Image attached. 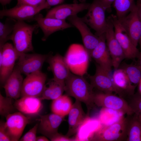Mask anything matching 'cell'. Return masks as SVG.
<instances>
[{
	"label": "cell",
	"instance_id": "obj_1",
	"mask_svg": "<svg viewBox=\"0 0 141 141\" xmlns=\"http://www.w3.org/2000/svg\"><path fill=\"white\" fill-rule=\"evenodd\" d=\"M93 88L83 76L71 73L65 81L64 91L66 95L85 103L88 115L90 111L95 105L93 101L95 93Z\"/></svg>",
	"mask_w": 141,
	"mask_h": 141
},
{
	"label": "cell",
	"instance_id": "obj_2",
	"mask_svg": "<svg viewBox=\"0 0 141 141\" xmlns=\"http://www.w3.org/2000/svg\"><path fill=\"white\" fill-rule=\"evenodd\" d=\"M39 27L38 24L30 25L24 21L16 20L9 40L19 56L33 50L32 40L33 34Z\"/></svg>",
	"mask_w": 141,
	"mask_h": 141
},
{
	"label": "cell",
	"instance_id": "obj_3",
	"mask_svg": "<svg viewBox=\"0 0 141 141\" xmlns=\"http://www.w3.org/2000/svg\"><path fill=\"white\" fill-rule=\"evenodd\" d=\"M127 122V117L122 116L117 121L111 125H102L93 132L88 140L126 141Z\"/></svg>",
	"mask_w": 141,
	"mask_h": 141
},
{
	"label": "cell",
	"instance_id": "obj_4",
	"mask_svg": "<svg viewBox=\"0 0 141 141\" xmlns=\"http://www.w3.org/2000/svg\"><path fill=\"white\" fill-rule=\"evenodd\" d=\"M64 58L72 73L83 76L87 73L90 57L84 47L78 44L72 45Z\"/></svg>",
	"mask_w": 141,
	"mask_h": 141
},
{
	"label": "cell",
	"instance_id": "obj_5",
	"mask_svg": "<svg viewBox=\"0 0 141 141\" xmlns=\"http://www.w3.org/2000/svg\"><path fill=\"white\" fill-rule=\"evenodd\" d=\"M106 10L99 0H93L86 14L82 20L95 31L99 36L105 33L107 25L105 17Z\"/></svg>",
	"mask_w": 141,
	"mask_h": 141
},
{
	"label": "cell",
	"instance_id": "obj_6",
	"mask_svg": "<svg viewBox=\"0 0 141 141\" xmlns=\"http://www.w3.org/2000/svg\"><path fill=\"white\" fill-rule=\"evenodd\" d=\"M93 101L95 105L98 107L111 109L127 116L134 114L126 101L113 94L102 92L95 93Z\"/></svg>",
	"mask_w": 141,
	"mask_h": 141
},
{
	"label": "cell",
	"instance_id": "obj_7",
	"mask_svg": "<svg viewBox=\"0 0 141 141\" xmlns=\"http://www.w3.org/2000/svg\"><path fill=\"white\" fill-rule=\"evenodd\" d=\"M110 16L113 25L115 37L123 51L125 58L133 59L139 57L140 52L131 42L116 15L111 14Z\"/></svg>",
	"mask_w": 141,
	"mask_h": 141
},
{
	"label": "cell",
	"instance_id": "obj_8",
	"mask_svg": "<svg viewBox=\"0 0 141 141\" xmlns=\"http://www.w3.org/2000/svg\"><path fill=\"white\" fill-rule=\"evenodd\" d=\"M107 25L105 32L107 46L111 56L113 67L118 69L125 58L123 51L115 37L113 24L110 16L107 18Z\"/></svg>",
	"mask_w": 141,
	"mask_h": 141
},
{
	"label": "cell",
	"instance_id": "obj_9",
	"mask_svg": "<svg viewBox=\"0 0 141 141\" xmlns=\"http://www.w3.org/2000/svg\"><path fill=\"white\" fill-rule=\"evenodd\" d=\"M0 81L3 85L10 75L15 67L16 61L19 57L12 44L6 43L3 47H0Z\"/></svg>",
	"mask_w": 141,
	"mask_h": 141
},
{
	"label": "cell",
	"instance_id": "obj_10",
	"mask_svg": "<svg viewBox=\"0 0 141 141\" xmlns=\"http://www.w3.org/2000/svg\"><path fill=\"white\" fill-rule=\"evenodd\" d=\"M46 79V74L41 71L26 75L24 80L21 97H39L43 91Z\"/></svg>",
	"mask_w": 141,
	"mask_h": 141
},
{
	"label": "cell",
	"instance_id": "obj_11",
	"mask_svg": "<svg viewBox=\"0 0 141 141\" xmlns=\"http://www.w3.org/2000/svg\"><path fill=\"white\" fill-rule=\"evenodd\" d=\"M50 55L24 53L19 56L16 66L22 74L26 76L41 71L44 63Z\"/></svg>",
	"mask_w": 141,
	"mask_h": 141
},
{
	"label": "cell",
	"instance_id": "obj_12",
	"mask_svg": "<svg viewBox=\"0 0 141 141\" xmlns=\"http://www.w3.org/2000/svg\"><path fill=\"white\" fill-rule=\"evenodd\" d=\"M118 19L132 43L137 47L141 37V20L138 14L136 4L127 15Z\"/></svg>",
	"mask_w": 141,
	"mask_h": 141
},
{
	"label": "cell",
	"instance_id": "obj_13",
	"mask_svg": "<svg viewBox=\"0 0 141 141\" xmlns=\"http://www.w3.org/2000/svg\"><path fill=\"white\" fill-rule=\"evenodd\" d=\"M67 19L69 23L79 31L82 37L84 48L90 56L92 51L99 42V37L93 34L87 25L77 15L70 16Z\"/></svg>",
	"mask_w": 141,
	"mask_h": 141
},
{
	"label": "cell",
	"instance_id": "obj_14",
	"mask_svg": "<svg viewBox=\"0 0 141 141\" xmlns=\"http://www.w3.org/2000/svg\"><path fill=\"white\" fill-rule=\"evenodd\" d=\"M44 6L34 7L25 4H17L9 9H4L0 11V17H9L16 20H33L34 17L42 10Z\"/></svg>",
	"mask_w": 141,
	"mask_h": 141
},
{
	"label": "cell",
	"instance_id": "obj_15",
	"mask_svg": "<svg viewBox=\"0 0 141 141\" xmlns=\"http://www.w3.org/2000/svg\"><path fill=\"white\" fill-rule=\"evenodd\" d=\"M6 118L5 126L11 141L19 140L25 127L30 122V118L20 112L10 114Z\"/></svg>",
	"mask_w": 141,
	"mask_h": 141
},
{
	"label": "cell",
	"instance_id": "obj_16",
	"mask_svg": "<svg viewBox=\"0 0 141 141\" xmlns=\"http://www.w3.org/2000/svg\"><path fill=\"white\" fill-rule=\"evenodd\" d=\"M33 20L37 22L43 33L44 36L42 39L43 41H45L50 35L55 32L73 27L65 20L44 17L39 13L35 16Z\"/></svg>",
	"mask_w": 141,
	"mask_h": 141
},
{
	"label": "cell",
	"instance_id": "obj_17",
	"mask_svg": "<svg viewBox=\"0 0 141 141\" xmlns=\"http://www.w3.org/2000/svg\"><path fill=\"white\" fill-rule=\"evenodd\" d=\"M90 4L82 2L60 4L50 10L45 17L65 20L70 16L88 9Z\"/></svg>",
	"mask_w": 141,
	"mask_h": 141
},
{
	"label": "cell",
	"instance_id": "obj_18",
	"mask_svg": "<svg viewBox=\"0 0 141 141\" xmlns=\"http://www.w3.org/2000/svg\"><path fill=\"white\" fill-rule=\"evenodd\" d=\"M110 72L97 64L94 74L89 77L90 83L94 88L106 93H116V91Z\"/></svg>",
	"mask_w": 141,
	"mask_h": 141
},
{
	"label": "cell",
	"instance_id": "obj_19",
	"mask_svg": "<svg viewBox=\"0 0 141 141\" xmlns=\"http://www.w3.org/2000/svg\"><path fill=\"white\" fill-rule=\"evenodd\" d=\"M39 116L38 130L39 133L50 139L58 133V128L64 117L52 113Z\"/></svg>",
	"mask_w": 141,
	"mask_h": 141
},
{
	"label": "cell",
	"instance_id": "obj_20",
	"mask_svg": "<svg viewBox=\"0 0 141 141\" xmlns=\"http://www.w3.org/2000/svg\"><path fill=\"white\" fill-rule=\"evenodd\" d=\"M111 77L116 93L119 96L128 98L134 94L136 86L132 84L123 69L115 70Z\"/></svg>",
	"mask_w": 141,
	"mask_h": 141
},
{
	"label": "cell",
	"instance_id": "obj_21",
	"mask_svg": "<svg viewBox=\"0 0 141 141\" xmlns=\"http://www.w3.org/2000/svg\"><path fill=\"white\" fill-rule=\"evenodd\" d=\"M99 42L91 53L92 58L101 67L109 72L113 67L111 59L106 42L105 34L99 36Z\"/></svg>",
	"mask_w": 141,
	"mask_h": 141
},
{
	"label": "cell",
	"instance_id": "obj_22",
	"mask_svg": "<svg viewBox=\"0 0 141 141\" xmlns=\"http://www.w3.org/2000/svg\"><path fill=\"white\" fill-rule=\"evenodd\" d=\"M16 66L3 85L6 96L15 100L21 97L24 79Z\"/></svg>",
	"mask_w": 141,
	"mask_h": 141
},
{
	"label": "cell",
	"instance_id": "obj_23",
	"mask_svg": "<svg viewBox=\"0 0 141 141\" xmlns=\"http://www.w3.org/2000/svg\"><path fill=\"white\" fill-rule=\"evenodd\" d=\"M46 61L53 73V78L59 81L65 82L71 73L64 57L58 54L54 56L50 54Z\"/></svg>",
	"mask_w": 141,
	"mask_h": 141
},
{
	"label": "cell",
	"instance_id": "obj_24",
	"mask_svg": "<svg viewBox=\"0 0 141 141\" xmlns=\"http://www.w3.org/2000/svg\"><path fill=\"white\" fill-rule=\"evenodd\" d=\"M81 102L76 100L68 114V128L66 135L68 137L77 133L81 125L89 116L84 113Z\"/></svg>",
	"mask_w": 141,
	"mask_h": 141
},
{
	"label": "cell",
	"instance_id": "obj_25",
	"mask_svg": "<svg viewBox=\"0 0 141 141\" xmlns=\"http://www.w3.org/2000/svg\"><path fill=\"white\" fill-rule=\"evenodd\" d=\"M39 97L25 96L15 100L14 105L19 112L24 114L34 116L38 114L43 106Z\"/></svg>",
	"mask_w": 141,
	"mask_h": 141
},
{
	"label": "cell",
	"instance_id": "obj_26",
	"mask_svg": "<svg viewBox=\"0 0 141 141\" xmlns=\"http://www.w3.org/2000/svg\"><path fill=\"white\" fill-rule=\"evenodd\" d=\"M65 82L53 78L45 84L42 93L39 97L42 100H54L62 95L65 91Z\"/></svg>",
	"mask_w": 141,
	"mask_h": 141
},
{
	"label": "cell",
	"instance_id": "obj_27",
	"mask_svg": "<svg viewBox=\"0 0 141 141\" xmlns=\"http://www.w3.org/2000/svg\"><path fill=\"white\" fill-rule=\"evenodd\" d=\"M127 117L126 141H141V119L134 114Z\"/></svg>",
	"mask_w": 141,
	"mask_h": 141
},
{
	"label": "cell",
	"instance_id": "obj_28",
	"mask_svg": "<svg viewBox=\"0 0 141 141\" xmlns=\"http://www.w3.org/2000/svg\"><path fill=\"white\" fill-rule=\"evenodd\" d=\"M72 105L69 96L66 95H62L52 100L51 109L52 113L64 117L68 114Z\"/></svg>",
	"mask_w": 141,
	"mask_h": 141
},
{
	"label": "cell",
	"instance_id": "obj_29",
	"mask_svg": "<svg viewBox=\"0 0 141 141\" xmlns=\"http://www.w3.org/2000/svg\"><path fill=\"white\" fill-rule=\"evenodd\" d=\"M113 5L119 19L126 16L136 5L134 0H115Z\"/></svg>",
	"mask_w": 141,
	"mask_h": 141
},
{
	"label": "cell",
	"instance_id": "obj_30",
	"mask_svg": "<svg viewBox=\"0 0 141 141\" xmlns=\"http://www.w3.org/2000/svg\"><path fill=\"white\" fill-rule=\"evenodd\" d=\"M16 20L7 17L4 23L0 22V46H3L9 40Z\"/></svg>",
	"mask_w": 141,
	"mask_h": 141
},
{
	"label": "cell",
	"instance_id": "obj_31",
	"mask_svg": "<svg viewBox=\"0 0 141 141\" xmlns=\"http://www.w3.org/2000/svg\"><path fill=\"white\" fill-rule=\"evenodd\" d=\"M120 68L125 71L133 85L136 86L139 84L141 79V68L138 65L124 63Z\"/></svg>",
	"mask_w": 141,
	"mask_h": 141
},
{
	"label": "cell",
	"instance_id": "obj_32",
	"mask_svg": "<svg viewBox=\"0 0 141 141\" xmlns=\"http://www.w3.org/2000/svg\"><path fill=\"white\" fill-rule=\"evenodd\" d=\"M12 98L3 96L0 94V114L5 118L9 115L15 113L16 109L11 101Z\"/></svg>",
	"mask_w": 141,
	"mask_h": 141
},
{
	"label": "cell",
	"instance_id": "obj_33",
	"mask_svg": "<svg viewBox=\"0 0 141 141\" xmlns=\"http://www.w3.org/2000/svg\"><path fill=\"white\" fill-rule=\"evenodd\" d=\"M127 101L134 114L141 119V94L137 93L128 98Z\"/></svg>",
	"mask_w": 141,
	"mask_h": 141
},
{
	"label": "cell",
	"instance_id": "obj_34",
	"mask_svg": "<svg viewBox=\"0 0 141 141\" xmlns=\"http://www.w3.org/2000/svg\"><path fill=\"white\" fill-rule=\"evenodd\" d=\"M38 124H36L34 126L26 133L19 140L21 141H36L37 131L38 130Z\"/></svg>",
	"mask_w": 141,
	"mask_h": 141
},
{
	"label": "cell",
	"instance_id": "obj_35",
	"mask_svg": "<svg viewBox=\"0 0 141 141\" xmlns=\"http://www.w3.org/2000/svg\"><path fill=\"white\" fill-rule=\"evenodd\" d=\"M46 0H17V4L26 5L34 7L44 6V5L46 2Z\"/></svg>",
	"mask_w": 141,
	"mask_h": 141
},
{
	"label": "cell",
	"instance_id": "obj_36",
	"mask_svg": "<svg viewBox=\"0 0 141 141\" xmlns=\"http://www.w3.org/2000/svg\"><path fill=\"white\" fill-rule=\"evenodd\" d=\"M5 122L2 121H0V141H11L6 128L5 126Z\"/></svg>",
	"mask_w": 141,
	"mask_h": 141
},
{
	"label": "cell",
	"instance_id": "obj_37",
	"mask_svg": "<svg viewBox=\"0 0 141 141\" xmlns=\"http://www.w3.org/2000/svg\"><path fill=\"white\" fill-rule=\"evenodd\" d=\"M52 141H71L75 140L74 139L70 138L65 135H64L58 132L55 135L50 139Z\"/></svg>",
	"mask_w": 141,
	"mask_h": 141
},
{
	"label": "cell",
	"instance_id": "obj_38",
	"mask_svg": "<svg viewBox=\"0 0 141 141\" xmlns=\"http://www.w3.org/2000/svg\"><path fill=\"white\" fill-rule=\"evenodd\" d=\"M65 0H46L44 4V6L45 9L50 8L51 7L60 4Z\"/></svg>",
	"mask_w": 141,
	"mask_h": 141
},
{
	"label": "cell",
	"instance_id": "obj_39",
	"mask_svg": "<svg viewBox=\"0 0 141 141\" xmlns=\"http://www.w3.org/2000/svg\"><path fill=\"white\" fill-rule=\"evenodd\" d=\"M115 0H99L106 11L109 12L111 10V7Z\"/></svg>",
	"mask_w": 141,
	"mask_h": 141
},
{
	"label": "cell",
	"instance_id": "obj_40",
	"mask_svg": "<svg viewBox=\"0 0 141 141\" xmlns=\"http://www.w3.org/2000/svg\"><path fill=\"white\" fill-rule=\"evenodd\" d=\"M137 12L138 16L141 20V2L137 3Z\"/></svg>",
	"mask_w": 141,
	"mask_h": 141
},
{
	"label": "cell",
	"instance_id": "obj_41",
	"mask_svg": "<svg viewBox=\"0 0 141 141\" xmlns=\"http://www.w3.org/2000/svg\"><path fill=\"white\" fill-rule=\"evenodd\" d=\"M49 140L48 138L44 136H40L37 137V141H48Z\"/></svg>",
	"mask_w": 141,
	"mask_h": 141
},
{
	"label": "cell",
	"instance_id": "obj_42",
	"mask_svg": "<svg viewBox=\"0 0 141 141\" xmlns=\"http://www.w3.org/2000/svg\"><path fill=\"white\" fill-rule=\"evenodd\" d=\"M12 0H0V3L3 6L9 4Z\"/></svg>",
	"mask_w": 141,
	"mask_h": 141
},
{
	"label": "cell",
	"instance_id": "obj_43",
	"mask_svg": "<svg viewBox=\"0 0 141 141\" xmlns=\"http://www.w3.org/2000/svg\"><path fill=\"white\" fill-rule=\"evenodd\" d=\"M139 58L138 65L141 68V53H140L138 57Z\"/></svg>",
	"mask_w": 141,
	"mask_h": 141
},
{
	"label": "cell",
	"instance_id": "obj_44",
	"mask_svg": "<svg viewBox=\"0 0 141 141\" xmlns=\"http://www.w3.org/2000/svg\"><path fill=\"white\" fill-rule=\"evenodd\" d=\"M139 93L141 94V79L139 83Z\"/></svg>",
	"mask_w": 141,
	"mask_h": 141
},
{
	"label": "cell",
	"instance_id": "obj_45",
	"mask_svg": "<svg viewBox=\"0 0 141 141\" xmlns=\"http://www.w3.org/2000/svg\"><path fill=\"white\" fill-rule=\"evenodd\" d=\"M138 43L139 44V45L140 46V49H141V52H140V53H141V37H140L139 39Z\"/></svg>",
	"mask_w": 141,
	"mask_h": 141
},
{
	"label": "cell",
	"instance_id": "obj_46",
	"mask_svg": "<svg viewBox=\"0 0 141 141\" xmlns=\"http://www.w3.org/2000/svg\"><path fill=\"white\" fill-rule=\"evenodd\" d=\"M141 2V0H138L137 3H139Z\"/></svg>",
	"mask_w": 141,
	"mask_h": 141
}]
</instances>
